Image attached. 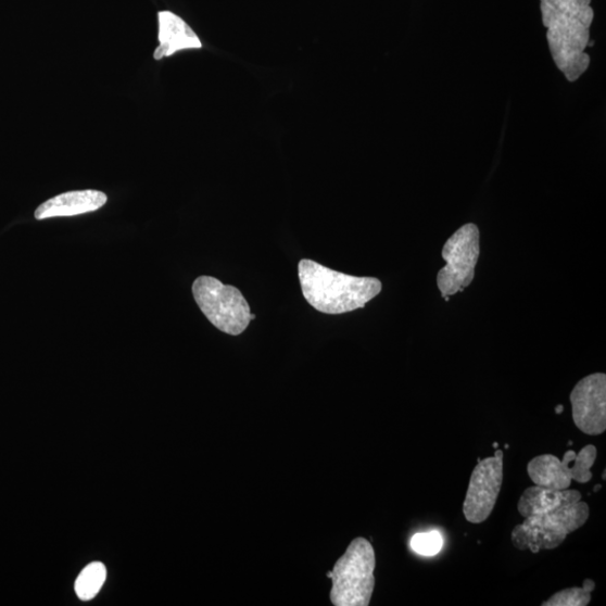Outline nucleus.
Segmentation results:
<instances>
[{
  "label": "nucleus",
  "mask_w": 606,
  "mask_h": 606,
  "mask_svg": "<svg viewBox=\"0 0 606 606\" xmlns=\"http://www.w3.org/2000/svg\"><path fill=\"white\" fill-rule=\"evenodd\" d=\"M596 457L597 451L593 445L585 446L579 454L567 451L563 460L550 454L536 456L528 464V476L535 485L567 490L572 480L582 484L592 480L591 468Z\"/></svg>",
  "instance_id": "0eeeda50"
},
{
  "label": "nucleus",
  "mask_w": 606,
  "mask_h": 606,
  "mask_svg": "<svg viewBox=\"0 0 606 606\" xmlns=\"http://www.w3.org/2000/svg\"><path fill=\"white\" fill-rule=\"evenodd\" d=\"M298 273L303 296L313 308L327 315L362 310L382 291L377 278L336 273L312 260H301Z\"/></svg>",
  "instance_id": "f03ea898"
},
{
  "label": "nucleus",
  "mask_w": 606,
  "mask_h": 606,
  "mask_svg": "<svg viewBox=\"0 0 606 606\" xmlns=\"http://www.w3.org/2000/svg\"><path fill=\"white\" fill-rule=\"evenodd\" d=\"M376 553L365 538H356L327 577L332 581L330 599L336 606H367L376 586Z\"/></svg>",
  "instance_id": "7ed1b4c3"
},
{
  "label": "nucleus",
  "mask_w": 606,
  "mask_h": 606,
  "mask_svg": "<svg viewBox=\"0 0 606 606\" xmlns=\"http://www.w3.org/2000/svg\"><path fill=\"white\" fill-rule=\"evenodd\" d=\"M590 517L585 502L563 505L548 514L526 518L515 527L512 541L519 551L529 550L533 554L559 547L567 535L583 527Z\"/></svg>",
  "instance_id": "20e7f679"
},
{
  "label": "nucleus",
  "mask_w": 606,
  "mask_h": 606,
  "mask_svg": "<svg viewBox=\"0 0 606 606\" xmlns=\"http://www.w3.org/2000/svg\"><path fill=\"white\" fill-rule=\"evenodd\" d=\"M503 483V452L479 459L471 474L463 513L469 523H482L491 516Z\"/></svg>",
  "instance_id": "6e6552de"
},
{
  "label": "nucleus",
  "mask_w": 606,
  "mask_h": 606,
  "mask_svg": "<svg viewBox=\"0 0 606 606\" xmlns=\"http://www.w3.org/2000/svg\"><path fill=\"white\" fill-rule=\"evenodd\" d=\"M446 261L437 276V286L446 301L474 282L480 256V230L476 224H466L447 240L442 252Z\"/></svg>",
  "instance_id": "423d86ee"
},
{
  "label": "nucleus",
  "mask_w": 606,
  "mask_h": 606,
  "mask_svg": "<svg viewBox=\"0 0 606 606\" xmlns=\"http://www.w3.org/2000/svg\"><path fill=\"white\" fill-rule=\"evenodd\" d=\"M583 588H570L555 593L543 606H586L592 599L595 582L585 580Z\"/></svg>",
  "instance_id": "4468645a"
},
{
  "label": "nucleus",
  "mask_w": 606,
  "mask_h": 606,
  "mask_svg": "<svg viewBox=\"0 0 606 606\" xmlns=\"http://www.w3.org/2000/svg\"><path fill=\"white\" fill-rule=\"evenodd\" d=\"M157 20L160 46L154 51V60H162L180 51L202 48L195 31L180 16L163 11L157 14Z\"/></svg>",
  "instance_id": "9b49d317"
},
{
  "label": "nucleus",
  "mask_w": 606,
  "mask_h": 606,
  "mask_svg": "<svg viewBox=\"0 0 606 606\" xmlns=\"http://www.w3.org/2000/svg\"><path fill=\"white\" fill-rule=\"evenodd\" d=\"M108 578V569L103 563L94 561L86 566L75 585L78 597L90 601L103 588Z\"/></svg>",
  "instance_id": "ddd939ff"
},
{
  "label": "nucleus",
  "mask_w": 606,
  "mask_h": 606,
  "mask_svg": "<svg viewBox=\"0 0 606 606\" xmlns=\"http://www.w3.org/2000/svg\"><path fill=\"white\" fill-rule=\"evenodd\" d=\"M592 0H541L548 48L557 70L577 83L589 70L586 52L594 20Z\"/></svg>",
  "instance_id": "f257e3e1"
},
{
  "label": "nucleus",
  "mask_w": 606,
  "mask_h": 606,
  "mask_svg": "<svg viewBox=\"0 0 606 606\" xmlns=\"http://www.w3.org/2000/svg\"><path fill=\"white\" fill-rule=\"evenodd\" d=\"M192 293L202 314L220 331L239 336L249 327L251 308L238 288L202 276L193 282Z\"/></svg>",
  "instance_id": "39448f33"
},
{
  "label": "nucleus",
  "mask_w": 606,
  "mask_h": 606,
  "mask_svg": "<svg viewBox=\"0 0 606 606\" xmlns=\"http://www.w3.org/2000/svg\"><path fill=\"white\" fill-rule=\"evenodd\" d=\"M581 500L582 494L577 490H553L534 485L528 488L520 496L518 510L526 519L552 513L563 507V505Z\"/></svg>",
  "instance_id": "f8f14e48"
},
{
  "label": "nucleus",
  "mask_w": 606,
  "mask_h": 606,
  "mask_svg": "<svg viewBox=\"0 0 606 606\" xmlns=\"http://www.w3.org/2000/svg\"><path fill=\"white\" fill-rule=\"evenodd\" d=\"M256 316L251 314V320H254Z\"/></svg>",
  "instance_id": "a211bd4d"
},
{
  "label": "nucleus",
  "mask_w": 606,
  "mask_h": 606,
  "mask_svg": "<svg viewBox=\"0 0 606 606\" xmlns=\"http://www.w3.org/2000/svg\"><path fill=\"white\" fill-rule=\"evenodd\" d=\"M572 420L586 434L598 435L606 430V376L591 375L570 393Z\"/></svg>",
  "instance_id": "1a4fd4ad"
},
{
  "label": "nucleus",
  "mask_w": 606,
  "mask_h": 606,
  "mask_svg": "<svg viewBox=\"0 0 606 606\" xmlns=\"http://www.w3.org/2000/svg\"><path fill=\"white\" fill-rule=\"evenodd\" d=\"M601 489H602V485L598 484V485H596V487L594 488V492H597V491H599Z\"/></svg>",
  "instance_id": "f3484780"
},
{
  "label": "nucleus",
  "mask_w": 606,
  "mask_h": 606,
  "mask_svg": "<svg viewBox=\"0 0 606 606\" xmlns=\"http://www.w3.org/2000/svg\"><path fill=\"white\" fill-rule=\"evenodd\" d=\"M563 411H564V407H563V406H558V407L556 408V413H557V414H561Z\"/></svg>",
  "instance_id": "dca6fc26"
},
{
  "label": "nucleus",
  "mask_w": 606,
  "mask_h": 606,
  "mask_svg": "<svg viewBox=\"0 0 606 606\" xmlns=\"http://www.w3.org/2000/svg\"><path fill=\"white\" fill-rule=\"evenodd\" d=\"M412 550L421 556L432 557L443 548V536L440 531L416 533L411 543Z\"/></svg>",
  "instance_id": "2eb2a0df"
},
{
  "label": "nucleus",
  "mask_w": 606,
  "mask_h": 606,
  "mask_svg": "<svg viewBox=\"0 0 606 606\" xmlns=\"http://www.w3.org/2000/svg\"><path fill=\"white\" fill-rule=\"evenodd\" d=\"M605 479H606V478H605V470H604V471H603V480H605Z\"/></svg>",
  "instance_id": "6ab92c4d"
},
{
  "label": "nucleus",
  "mask_w": 606,
  "mask_h": 606,
  "mask_svg": "<svg viewBox=\"0 0 606 606\" xmlns=\"http://www.w3.org/2000/svg\"><path fill=\"white\" fill-rule=\"evenodd\" d=\"M106 202V193L97 190L64 192L43 202L36 211V218L43 220L88 214L103 209Z\"/></svg>",
  "instance_id": "9d476101"
}]
</instances>
